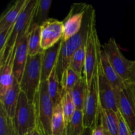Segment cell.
Masks as SVG:
<instances>
[{
	"label": "cell",
	"mask_w": 135,
	"mask_h": 135,
	"mask_svg": "<svg viewBox=\"0 0 135 135\" xmlns=\"http://www.w3.org/2000/svg\"><path fill=\"white\" fill-rule=\"evenodd\" d=\"M37 3L38 0L26 1L25 7L12 27L11 33L4 49L3 54L0 56V65L3 64L6 61L16 44L29 31Z\"/></svg>",
	"instance_id": "cell-2"
},
{
	"label": "cell",
	"mask_w": 135,
	"mask_h": 135,
	"mask_svg": "<svg viewBox=\"0 0 135 135\" xmlns=\"http://www.w3.org/2000/svg\"><path fill=\"white\" fill-rule=\"evenodd\" d=\"M133 135H135V131L134 132H133Z\"/></svg>",
	"instance_id": "cell-37"
},
{
	"label": "cell",
	"mask_w": 135,
	"mask_h": 135,
	"mask_svg": "<svg viewBox=\"0 0 135 135\" xmlns=\"http://www.w3.org/2000/svg\"><path fill=\"white\" fill-rule=\"evenodd\" d=\"M125 84L130 89L135 102V61H134V63L132 66L130 77H129V80L125 81Z\"/></svg>",
	"instance_id": "cell-32"
},
{
	"label": "cell",
	"mask_w": 135,
	"mask_h": 135,
	"mask_svg": "<svg viewBox=\"0 0 135 135\" xmlns=\"http://www.w3.org/2000/svg\"><path fill=\"white\" fill-rule=\"evenodd\" d=\"M98 66L90 86L87 89L86 96L83 110L84 127L92 129L96 128L100 123V105L98 85Z\"/></svg>",
	"instance_id": "cell-6"
},
{
	"label": "cell",
	"mask_w": 135,
	"mask_h": 135,
	"mask_svg": "<svg viewBox=\"0 0 135 135\" xmlns=\"http://www.w3.org/2000/svg\"><path fill=\"white\" fill-rule=\"evenodd\" d=\"M16 46L11 50L7 59L3 64L0 65V98L13 85L14 81L13 75V61L15 54Z\"/></svg>",
	"instance_id": "cell-15"
},
{
	"label": "cell",
	"mask_w": 135,
	"mask_h": 135,
	"mask_svg": "<svg viewBox=\"0 0 135 135\" xmlns=\"http://www.w3.org/2000/svg\"><path fill=\"white\" fill-rule=\"evenodd\" d=\"M13 121L17 135H26L34 131L38 125L35 104L21 91Z\"/></svg>",
	"instance_id": "cell-3"
},
{
	"label": "cell",
	"mask_w": 135,
	"mask_h": 135,
	"mask_svg": "<svg viewBox=\"0 0 135 135\" xmlns=\"http://www.w3.org/2000/svg\"><path fill=\"white\" fill-rule=\"evenodd\" d=\"M63 35V21L49 18L40 26V44L42 50L44 51L54 46L61 40Z\"/></svg>",
	"instance_id": "cell-11"
},
{
	"label": "cell",
	"mask_w": 135,
	"mask_h": 135,
	"mask_svg": "<svg viewBox=\"0 0 135 135\" xmlns=\"http://www.w3.org/2000/svg\"><path fill=\"white\" fill-rule=\"evenodd\" d=\"M92 135H112L108 131L103 127L101 124L99 125L96 128L93 129Z\"/></svg>",
	"instance_id": "cell-33"
},
{
	"label": "cell",
	"mask_w": 135,
	"mask_h": 135,
	"mask_svg": "<svg viewBox=\"0 0 135 135\" xmlns=\"http://www.w3.org/2000/svg\"><path fill=\"white\" fill-rule=\"evenodd\" d=\"M109 63L124 81L129 80L134 61L127 59L121 52L114 38L112 37L102 47Z\"/></svg>",
	"instance_id": "cell-8"
},
{
	"label": "cell",
	"mask_w": 135,
	"mask_h": 135,
	"mask_svg": "<svg viewBox=\"0 0 135 135\" xmlns=\"http://www.w3.org/2000/svg\"><path fill=\"white\" fill-rule=\"evenodd\" d=\"M70 93L75 104L76 110L83 111L87 93V85L84 76H83Z\"/></svg>",
	"instance_id": "cell-24"
},
{
	"label": "cell",
	"mask_w": 135,
	"mask_h": 135,
	"mask_svg": "<svg viewBox=\"0 0 135 135\" xmlns=\"http://www.w3.org/2000/svg\"><path fill=\"white\" fill-rule=\"evenodd\" d=\"M12 27L9 29L0 31V56L3 54L4 49L11 33Z\"/></svg>",
	"instance_id": "cell-31"
},
{
	"label": "cell",
	"mask_w": 135,
	"mask_h": 135,
	"mask_svg": "<svg viewBox=\"0 0 135 135\" xmlns=\"http://www.w3.org/2000/svg\"><path fill=\"white\" fill-rule=\"evenodd\" d=\"M101 45L97 34L96 25L91 29L86 44V57L83 76L85 78L87 89L90 86L98 63Z\"/></svg>",
	"instance_id": "cell-7"
},
{
	"label": "cell",
	"mask_w": 135,
	"mask_h": 135,
	"mask_svg": "<svg viewBox=\"0 0 135 135\" xmlns=\"http://www.w3.org/2000/svg\"><path fill=\"white\" fill-rule=\"evenodd\" d=\"M42 54L43 51L34 56L28 55L19 83L21 92H24L30 101H34L40 85Z\"/></svg>",
	"instance_id": "cell-4"
},
{
	"label": "cell",
	"mask_w": 135,
	"mask_h": 135,
	"mask_svg": "<svg viewBox=\"0 0 135 135\" xmlns=\"http://www.w3.org/2000/svg\"><path fill=\"white\" fill-rule=\"evenodd\" d=\"M61 105L65 124L67 125L76 111V106L70 92H67L62 96Z\"/></svg>",
	"instance_id": "cell-29"
},
{
	"label": "cell",
	"mask_w": 135,
	"mask_h": 135,
	"mask_svg": "<svg viewBox=\"0 0 135 135\" xmlns=\"http://www.w3.org/2000/svg\"><path fill=\"white\" fill-rule=\"evenodd\" d=\"M84 129L83 111L76 110L71 121L66 125V134L82 135Z\"/></svg>",
	"instance_id": "cell-26"
},
{
	"label": "cell",
	"mask_w": 135,
	"mask_h": 135,
	"mask_svg": "<svg viewBox=\"0 0 135 135\" xmlns=\"http://www.w3.org/2000/svg\"><path fill=\"white\" fill-rule=\"evenodd\" d=\"M62 41L54 45L50 48L43 51L42 57V75L41 82L47 80L53 69L56 66L61 47Z\"/></svg>",
	"instance_id": "cell-14"
},
{
	"label": "cell",
	"mask_w": 135,
	"mask_h": 135,
	"mask_svg": "<svg viewBox=\"0 0 135 135\" xmlns=\"http://www.w3.org/2000/svg\"><path fill=\"white\" fill-rule=\"evenodd\" d=\"M100 63L105 78L116 92L121 90L125 86V81L119 76L117 71L109 63L105 52L102 48L100 51Z\"/></svg>",
	"instance_id": "cell-17"
},
{
	"label": "cell",
	"mask_w": 135,
	"mask_h": 135,
	"mask_svg": "<svg viewBox=\"0 0 135 135\" xmlns=\"http://www.w3.org/2000/svg\"><path fill=\"white\" fill-rule=\"evenodd\" d=\"M94 25H96V12L92 5H88L83 25L79 32L67 41L61 40V47L56 65L57 74L60 80L63 72L70 66L72 56L78 49L86 44L88 34Z\"/></svg>",
	"instance_id": "cell-1"
},
{
	"label": "cell",
	"mask_w": 135,
	"mask_h": 135,
	"mask_svg": "<svg viewBox=\"0 0 135 135\" xmlns=\"http://www.w3.org/2000/svg\"><path fill=\"white\" fill-rule=\"evenodd\" d=\"M21 91L19 83L15 79L13 85L2 97L0 98V104L3 107L7 115L11 119L14 117Z\"/></svg>",
	"instance_id": "cell-16"
},
{
	"label": "cell",
	"mask_w": 135,
	"mask_h": 135,
	"mask_svg": "<svg viewBox=\"0 0 135 135\" xmlns=\"http://www.w3.org/2000/svg\"><path fill=\"white\" fill-rule=\"evenodd\" d=\"M117 96L119 112L133 133L135 131V102L130 89L126 84L125 88L117 92Z\"/></svg>",
	"instance_id": "cell-12"
},
{
	"label": "cell",
	"mask_w": 135,
	"mask_h": 135,
	"mask_svg": "<svg viewBox=\"0 0 135 135\" xmlns=\"http://www.w3.org/2000/svg\"><path fill=\"white\" fill-rule=\"evenodd\" d=\"M51 135L63 134L66 131V124L61 105V100L54 107L51 123Z\"/></svg>",
	"instance_id": "cell-22"
},
{
	"label": "cell",
	"mask_w": 135,
	"mask_h": 135,
	"mask_svg": "<svg viewBox=\"0 0 135 135\" xmlns=\"http://www.w3.org/2000/svg\"><path fill=\"white\" fill-rule=\"evenodd\" d=\"M47 87L50 98L52 100L54 106L55 107L61 102L62 98L60 80L57 74L56 66L53 69L47 79Z\"/></svg>",
	"instance_id": "cell-20"
},
{
	"label": "cell",
	"mask_w": 135,
	"mask_h": 135,
	"mask_svg": "<svg viewBox=\"0 0 135 135\" xmlns=\"http://www.w3.org/2000/svg\"><path fill=\"white\" fill-rule=\"evenodd\" d=\"M92 132H93V129H90V128H85L82 135H92Z\"/></svg>",
	"instance_id": "cell-35"
},
{
	"label": "cell",
	"mask_w": 135,
	"mask_h": 135,
	"mask_svg": "<svg viewBox=\"0 0 135 135\" xmlns=\"http://www.w3.org/2000/svg\"><path fill=\"white\" fill-rule=\"evenodd\" d=\"M59 135H67V134H66V131H65V133H63V134H59Z\"/></svg>",
	"instance_id": "cell-36"
},
{
	"label": "cell",
	"mask_w": 135,
	"mask_h": 135,
	"mask_svg": "<svg viewBox=\"0 0 135 135\" xmlns=\"http://www.w3.org/2000/svg\"><path fill=\"white\" fill-rule=\"evenodd\" d=\"M117 113L112 109L100 108V124L112 135H118L119 117Z\"/></svg>",
	"instance_id": "cell-19"
},
{
	"label": "cell",
	"mask_w": 135,
	"mask_h": 135,
	"mask_svg": "<svg viewBox=\"0 0 135 135\" xmlns=\"http://www.w3.org/2000/svg\"><path fill=\"white\" fill-rule=\"evenodd\" d=\"M51 2V0H38L32 25H37L40 26L49 19L48 15Z\"/></svg>",
	"instance_id": "cell-25"
},
{
	"label": "cell",
	"mask_w": 135,
	"mask_h": 135,
	"mask_svg": "<svg viewBox=\"0 0 135 135\" xmlns=\"http://www.w3.org/2000/svg\"><path fill=\"white\" fill-rule=\"evenodd\" d=\"M86 44H83L75 51L71 58L69 66L80 76H83V71L85 64Z\"/></svg>",
	"instance_id": "cell-27"
},
{
	"label": "cell",
	"mask_w": 135,
	"mask_h": 135,
	"mask_svg": "<svg viewBox=\"0 0 135 135\" xmlns=\"http://www.w3.org/2000/svg\"><path fill=\"white\" fill-rule=\"evenodd\" d=\"M26 135H46V133L44 132V131L41 129L40 127L38 125H37L36 128L34 129V131H32V132H30V133L27 134Z\"/></svg>",
	"instance_id": "cell-34"
},
{
	"label": "cell",
	"mask_w": 135,
	"mask_h": 135,
	"mask_svg": "<svg viewBox=\"0 0 135 135\" xmlns=\"http://www.w3.org/2000/svg\"><path fill=\"white\" fill-rule=\"evenodd\" d=\"M29 31L26 32L16 44L15 54L13 61V75L14 78L19 83L22 79V74L27 61L28 40Z\"/></svg>",
	"instance_id": "cell-13"
},
{
	"label": "cell",
	"mask_w": 135,
	"mask_h": 135,
	"mask_svg": "<svg viewBox=\"0 0 135 135\" xmlns=\"http://www.w3.org/2000/svg\"><path fill=\"white\" fill-rule=\"evenodd\" d=\"M98 85L100 108L112 109L117 113L119 112L117 92L109 84L103 73L100 63V54L98 66Z\"/></svg>",
	"instance_id": "cell-9"
},
{
	"label": "cell",
	"mask_w": 135,
	"mask_h": 135,
	"mask_svg": "<svg viewBox=\"0 0 135 135\" xmlns=\"http://www.w3.org/2000/svg\"><path fill=\"white\" fill-rule=\"evenodd\" d=\"M40 26L37 25H32L29 30L28 40V53L29 56H34L42 52L41 48Z\"/></svg>",
	"instance_id": "cell-21"
},
{
	"label": "cell",
	"mask_w": 135,
	"mask_h": 135,
	"mask_svg": "<svg viewBox=\"0 0 135 135\" xmlns=\"http://www.w3.org/2000/svg\"><path fill=\"white\" fill-rule=\"evenodd\" d=\"M27 0H18L2 15L0 18V31L9 29L14 25Z\"/></svg>",
	"instance_id": "cell-18"
},
{
	"label": "cell",
	"mask_w": 135,
	"mask_h": 135,
	"mask_svg": "<svg viewBox=\"0 0 135 135\" xmlns=\"http://www.w3.org/2000/svg\"><path fill=\"white\" fill-rule=\"evenodd\" d=\"M82 77L71 67H69L63 72L60 80L62 96L67 92H71Z\"/></svg>",
	"instance_id": "cell-23"
},
{
	"label": "cell",
	"mask_w": 135,
	"mask_h": 135,
	"mask_svg": "<svg viewBox=\"0 0 135 135\" xmlns=\"http://www.w3.org/2000/svg\"><path fill=\"white\" fill-rule=\"evenodd\" d=\"M34 102L36 108L38 125L46 135H51V123L54 106L49 94L47 80L41 82Z\"/></svg>",
	"instance_id": "cell-5"
},
{
	"label": "cell",
	"mask_w": 135,
	"mask_h": 135,
	"mask_svg": "<svg viewBox=\"0 0 135 135\" xmlns=\"http://www.w3.org/2000/svg\"><path fill=\"white\" fill-rule=\"evenodd\" d=\"M119 117L118 135H133L131 131L119 112L117 113Z\"/></svg>",
	"instance_id": "cell-30"
},
{
	"label": "cell",
	"mask_w": 135,
	"mask_h": 135,
	"mask_svg": "<svg viewBox=\"0 0 135 135\" xmlns=\"http://www.w3.org/2000/svg\"><path fill=\"white\" fill-rule=\"evenodd\" d=\"M0 135H17L13 119L7 114L3 107L0 104Z\"/></svg>",
	"instance_id": "cell-28"
},
{
	"label": "cell",
	"mask_w": 135,
	"mask_h": 135,
	"mask_svg": "<svg viewBox=\"0 0 135 135\" xmlns=\"http://www.w3.org/2000/svg\"><path fill=\"white\" fill-rule=\"evenodd\" d=\"M87 7L88 5L84 3L73 4L69 13L63 21V41H67L80 30Z\"/></svg>",
	"instance_id": "cell-10"
}]
</instances>
